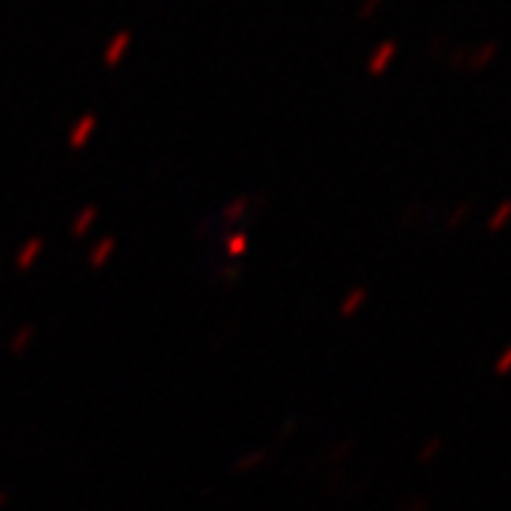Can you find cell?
Masks as SVG:
<instances>
[{
	"instance_id": "1",
	"label": "cell",
	"mask_w": 511,
	"mask_h": 511,
	"mask_svg": "<svg viewBox=\"0 0 511 511\" xmlns=\"http://www.w3.org/2000/svg\"><path fill=\"white\" fill-rule=\"evenodd\" d=\"M395 55H397V44H395V42H384V44H379V47L371 52V57H368V71L374 73V76H379V73L395 60Z\"/></svg>"
},
{
	"instance_id": "2",
	"label": "cell",
	"mask_w": 511,
	"mask_h": 511,
	"mask_svg": "<svg viewBox=\"0 0 511 511\" xmlns=\"http://www.w3.org/2000/svg\"><path fill=\"white\" fill-rule=\"evenodd\" d=\"M130 42H133V34L130 32H120V34H114L112 37V42L104 47V63L107 65H114V63H120L122 60V55L128 52V47H130Z\"/></svg>"
},
{
	"instance_id": "3",
	"label": "cell",
	"mask_w": 511,
	"mask_h": 511,
	"mask_svg": "<svg viewBox=\"0 0 511 511\" xmlns=\"http://www.w3.org/2000/svg\"><path fill=\"white\" fill-rule=\"evenodd\" d=\"M495 52H498V44L488 42V44H483V47H478L475 52H472L467 68H470V71H480V68H486V65L495 57Z\"/></svg>"
},
{
	"instance_id": "4",
	"label": "cell",
	"mask_w": 511,
	"mask_h": 511,
	"mask_svg": "<svg viewBox=\"0 0 511 511\" xmlns=\"http://www.w3.org/2000/svg\"><path fill=\"white\" fill-rule=\"evenodd\" d=\"M509 218H511V200H503L501 205L493 210V216L488 221V229H491V232H501L503 226L509 224Z\"/></svg>"
},
{
	"instance_id": "5",
	"label": "cell",
	"mask_w": 511,
	"mask_h": 511,
	"mask_svg": "<svg viewBox=\"0 0 511 511\" xmlns=\"http://www.w3.org/2000/svg\"><path fill=\"white\" fill-rule=\"evenodd\" d=\"M379 6H382V0H363L359 6V18H371L379 11Z\"/></svg>"
},
{
	"instance_id": "6",
	"label": "cell",
	"mask_w": 511,
	"mask_h": 511,
	"mask_svg": "<svg viewBox=\"0 0 511 511\" xmlns=\"http://www.w3.org/2000/svg\"><path fill=\"white\" fill-rule=\"evenodd\" d=\"M511 371V345L503 351V356H498L495 361V374H509Z\"/></svg>"
}]
</instances>
